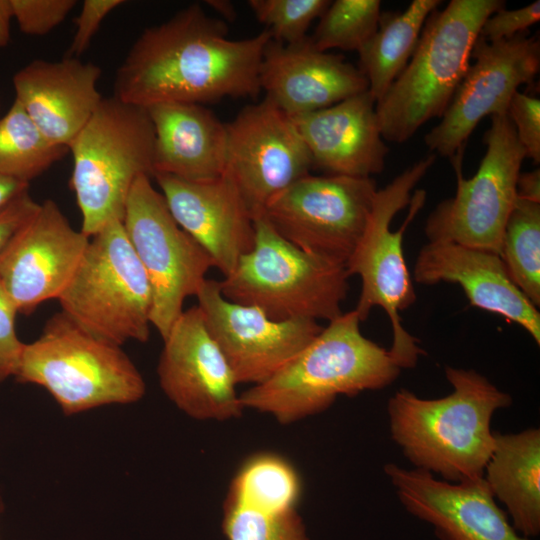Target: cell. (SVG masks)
Segmentation results:
<instances>
[{"label":"cell","mask_w":540,"mask_h":540,"mask_svg":"<svg viewBox=\"0 0 540 540\" xmlns=\"http://www.w3.org/2000/svg\"><path fill=\"white\" fill-rule=\"evenodd\" d=\"M502 8L503 0H451L430 14L408 64L376 102L384 140L404 143L426 122L443 116L483 23Z\"/></svg>","instance_id":"obj_4"},{"label":"cell","mask_w":540,"mask_h":540,"mask_svg":"<svg viewBox=\"0 0 540 540\" xmlns=\"http://www.w3.org/2000/svg\"><path fill=\"white\" fill-rule=\"evenodd\" d=\"M500 257L509 277L540 306V200L517 195L507 219Z\"/></svg>","instance_id":"obj_29"},{"label":"cell","mask_w":540,"mask_h":540,"mask_svg":"<svg viewBox=\"0 0 540 540\" xmlns=\"http://www.w3.org/2000/svg\"><path fill=\"white\" fill-rule=\"evenodd\" d=\"M206 4L220 15V19L225 21H234L236 11L233 4L226 0H208Z\"/></svg>","instance_id":"obj_41"},{"label":"cell","mask_w":540,"mask_h":540,"mask_svg":"<svg viewBox=\"0 0 540 540\" xmlns=\"http://www.w3.org/2000/svg\"><path fill=\"white\" fill-rule=\"evenodd\" d=\"M356 310L342 313L266 381L240 394L244 409L290 424L327 410L340 395L392 384L401 372L388 349L366 338Z\"/></svg>","instance_id":"obj_3"},{"label":"cell","mask_w":540,"mask_h":540,"mask_svg":"<svg viewBox=\"0 0 540 540\" xmlns=\"http://www.w3.org/2000/svg\"><path fill=\"white\" fill-rule=\"evenodd\" d=\"M163 341L159 384L178 409L197 420L225 421L242 415L234 373L198 306L184 310Z\"/></svg>","instance_id":"obj_16"},{"label":"cell","mask_w":540,"mask_h":540,"mask_svg":"<svg viewBox=\"0 0 540 540\" xmlns=\"http://www.w3.org/2000/svg\"><path fill=\"white\" fill-rule=\"evenodd\" d=\"M15 378L46 389L66 415L112 404H131L145 381L121 346L101 340L62 311L35 341L24 344Z\"/></svg>","instance_id":"obj_8"},{"label":"cell","mask_w":540,"mask_h":540,"mask_svg":"<svg viewBox=\"0 0 540 540\" xmlns=\"http://www.w3.org/2000/svg\"><path fill=\"white\" fill-rule=\"evenodd\" d=\"M12 13L9 0H0V47H4L10 40V23Z\"/></svg>","instance_id":"obj_40"},{"label":"cell","mask_w":540,"mask_h":540,"mask_svg":"<svg viewBox=\"0 0 540 540\" xmlns=\"http://www.w3.org/2000/svg\"><path fill=\"white\" fill-rule=\"evenodd\" d=\"M68 152L40 131L18 101L0 117L1 175L29 183Z\"/></svg>","instance_id":"obj_28"},{"label":"cell","mask_w":540,"mask_h":540,"mask_svg":"<svg viewBox=\"0 0 540 540\" xmlns=\"http://www.w3.org/2000/svg\"><path fill=\"white\" fill-rule=\"evenodd\" d=\"M101 74L79 58L35 59L13 76L15 100L50 141L69 148L103 99Z\"/></svg>","instance_id":"obj_23"},{"label":"cell","mask_w":540,"mask_h":540,"mask_svg":"<svg viewBox=\"0 0 540 540\" xmlns=\"http://www.w3.org/2000/svg\"><path fill=\"white\" fill-rule=\"evenodd\" d=\"M379 0H335L319 17L310 36L320 51H359L376 32L381 17Z\"/></svg>","instance_id":"obj_30"},{"label":"cell","mask_w":540,"mask_h":540,"mask_svg":"<svg viewBox=\"0 0 540 540\" xmlns=\"http://www.w3.org/2000/svg\"><path fill=\"white\" fill-rule=\"evenodd\" d=\"M483 142L486 152L472 178L462 174L464 151L451 159L457 178L455 195L430 213L424 232L429 242H452L500 255L526 154L507 113L491 116Z\"/></svg>","instance_id":"obj_10"},{"label":"cell","mask_w":540,"mask_h":540,"mask_svg":"<svg viewBox=\"0 0 540 540\" xmlns=\"http://www.w3.org/2000/svg\"><path fill=\"white\" fill-rule=\"evenodd\" d=\"M507 115L526 158L540 163V100L517 91L508 106Z\"/></svg>","instance_id":"obj_33"},{"label":"cell","mask_w":540,"mask_h":540,"mask_svg":"<svg viewBox=\"0 0 540 540\" xmlns=\"http://www.w3.org/2000/svg\"><path fill=\"white\" fill-rule=\"evenodd\" d=\"M150 178L135 180L122 223L151 285V325L165 339L184 311L185 299L196 296L214 263L177 224Z\"/></svg>","instance_id":"obj_11"},{"label":"cell","mask_w":540,"mask_h":540,"mask_svg":"<svg viewBox=\"0 0 540 540\" xmlns=\"http://www.w3.org/2000/svg\"><path fill=\"white\" fill-rule=\"evenodd\" d=\"M1 511H2V508H1V504H0V514H1ZM0 540H2L1 537H0Z\"/></svg>","instance_id":"obj_42"},{"label":"cell","mask_w":540,"mask_h":540,"mask_svg":"<svg viewBox=\"0 0 540 540\" xmlns=\"http://www.w3.org/2000/svg\"><path fill=\"white\" fill-rule=\"evenodd\" d=\"M302 481L284 456L259 452L234 474L223 502L227 540H310L298 504Z\"/></svg>","instance_id":"obj_18"},{"label":"cell","mask_w":540,"mask_h":540,"mask_svg":"<svg viewBox=\"0 0 540 540\" xmlns=\"http://www.w3.org/2000/svg\"><path fill=\"white\" fill-rule=\"evenodd\" d=\"M89 241L55 201L39 204L0 255V283L17 311L29 314L41 303L58 299Z\"/></svg>","instance_id":"obj_17"},{"label":"cell","mask_w":540,"mask_h":540,"mask_svg":"<svg viewBox=\"0 0 540 540\" xmlns=\"http://www.w3.org/2000/svg\"><path fill=\"white\" fill-rule=\"evenodd\" d=\"M265 98L290 117L318 111L368 90L354 65L338 54L318 50L310 36L284 44H267L259 70Z\"/></svg>","instance_id":"obj_21"},{"label":"cell","mask_w":540,"mask_h":540,"mask_svg":"<svg viewBox=\"0 0 540 540\" xmlns=\"http://www.w3.org/2000/svg\"><path fill=\"white\" fill-rule=\"evenodd\" d=\"M39 203L28 191L14 199L0 212V255L16 232L35 213Z\"/></svg>","instance_id":"obj_37"},{"label":"cell","mask_w":540,"mask_h":540,"mask_svg":"<svg viewBox=\"0 0 540 540\" xmlns=\"http://www.w3.org/2000/svg\"><path fill=\"white\" fill-rule=\"evenodd\" d=\"M123 0H85L75 19L76 29L65 57L79 58L88 48L104 18Z\"/></svg>","instance_id":"obj_36"},{"label":"cell","mask_w":540,"mask_h":540,"mask_svg":"<svg viewBox=\"0 0 540 540\" xmlns=\"http://www.w3.org/2000/svg\"><path fill=\"white\" fill-rule=\"evenodd\" d=\"M461 80L438 125L424 137L433 152L454 158L486 116L506 114L518 88L531 83L540 70V43L527 32L487 42L478 37Z\"/></svg>","instance_id":"obj_13"},{"label":"cell","mask_w":540,"mask_h":540,"mask_svg":"<svg viewBox=\"0 0 540 540\" xmlns=\"http://www.w3.org/2000/svg\"><path fill=\"white\" fill-rule=\"evenodd\" d=\"M65 290L62 312L91 335L122 346L150 336L151 285L126 235L114 221L91 237Z\"/></svg>","instance_id":"obj_9"},{"label":"cell","mask_w":540,"mask_h":540,"mask_svg":"<svg viewBox=\"0 0 540 540\" xmlns=\"http://www.w3.org/2000/svg\"><path fill=\"white\" fill-rule=\"evenodd\" d=\"M483 478L503 503L514 529L529 538L540 533V430L494 433Z\"/></svg>","instance_id":"obj_26"},{"label":"cell","mask_w":540,"mask_h":540,"mask_svg":"<svg viewBox=\"0 0 540 540\" xmlns=\"http://www.w3.org/2000/svg\"><path fill=\"white\" fill-rule=\"evenodd\" d=\"M271 39L265 29L230 39L226 22L191 4L138 36L116 71L113 96L144 108L256 97L263 52Z\"/></svg>","instance_id":"obj_1"},{"label":"cell","mask_w":540,"mask_h":540,"mask_svg":"<svg viewBox=\"0 0 540 540\" xmlns=\"http://www.w3.org/2000/svg\"><path fill=\"white\" fill-rule=\"evenodd\" d=\"M177 224L211 257L214 267L230 274L254 245V218L228 174L208 181H186L155 174Z\"/></svg>","instance_id":"obj_20"},{"label":"cell","mask_w":540,"mask_h":540,"mask_svg":"<svg viewBox=\"0 0 540 540\" xmlns=\"http://www.w3.org/2000/svg\"><path fill=\"white\" fill-rule=\"evenodd\" d=\"M384 473L406 511L430 524L440 540H530L514 529L483 477L452 483L394 463Z\"/></svg>","instance_id":"obj_19"},{"label":"cell","mask_w":540,"mask_h":540,"mask_svg":"<svg viewBox=\"0 0 540 540\" xmlns=\"http://www.w3.org/2000/svg\"><path fill=\"white\" fill-rule=\"evenodd\" d=\"M377 190L372 177L308 174L273 197L261 215L299 249L346 264Z\"/></svg>","instance_id":"obj_12"},{"label":"cell","mask_w":540,"mask_h":540,"mask_svg":"<svg viewBox=\"0 0 540 540\" xmlns=\"http://www.w3.org/2000/svg\"><path fill=\"white\" fill-rule=\"evenodd\" d=\"M439 0H413L398 13H381L374 35L358 51V69L377 102L408 64L427 18Z\"/></svg>","instance_id":"obj_27"},{"label":"cell","mask_w":540,"mask_h":540,"mask_svg":"<svg viewBox=\"0 0 540 540\" xmlns=\"http://www.w3.org/2000/svg\"><path fill=\"white\" fill-rule=\"evenodd\" d=\"M428 155L404 170L388 185L378 189L366 228L346 261L349 277L361 279L360 296L355 308L362 321L373 307H381L392 328L388 349L395 363L414 368L425 352L418 340L402 325L400 312L416 301L413 279L403 252V238L410 223L425 204L426 191H411L435 162Z\"/></svg>","instance_id":"obj_5"},{"label":"cell","mask_w":540,"mask_h":540,"mask_svg":"<svg viewBox=\"0 0 540 540\" xmlns=\"http://www.w3.org/2000/svg\"><path fill=\"white\" fill-rule=\"evenodd\" d=\"M14 303L0 283V382L16 375L25 343L17 337Z\"/></svg>","instance_id":"obj_35"},{"label":"cell","mask_w":540,"mask_h":540,"mask_svg":"<svg viewBox=\"0 0 540 540\" xmlns=\"http://www.w3.org/2000/svg\"><path fill=\"white\" fill-rule=\"evenodd\" d=\"M196 297L238 384L266 381L323 329L315 320L276 321L254 306L232 302L222 295L217 280L206 279Z\"/></svg>","instance_id":"obj_15"},{"label":"cell","mask_w":540,"mask_h":540,"mask_svg":"<svg viewBox=\"0 0 540 540\" xmlns=\"http://www.w3.org/2000/svg\"><path fill=\"white\" fill-rule=\"evenodd\" d=\"M226 130L225 173L253 218L273 197L310 174L312 158L292 117L267 98L245 106Z\"/></svg>","instance_id":"obj_14"},{"label":"cell","mask_w":540,"mask_h":540,"mask_svg":"<svg viewBox=\"0 0 540 540\" xmlns=\"http://www.w3.org/2000/svg\"><path fill=\"white\" fill-rule=\"evenodd\" d=\"M517 195L540 200V170L520 173L517 180Z\"/></svg>","instance_id":"obj_39"},{"label":"cell","mask_w":540,"mask_h":540,"mask_svg":"<svg viewBox=\"0 0 540 540\" xmlns=\"http://www.w3.org/2000/svg\"><path fill=\"white\" fill-rule=\"evenodd\" d=\"M452 392L423 399L401 388L387 404L390 434L415 468L458 483L482 478L494 448L493 414L512 403L473 369L445 367Z\"/></svg>","instance_id":"obj_2"},{"label":"cell","mask_w":540,"mask_h":540,"mask_svg":"<svg viewBox=\"0 0 540 540\" xmlns=\"http://www.w3.org/2000/svg\"><path fill=\"white\" fill-rule=\"evenodd\" d=\"M155 133L148 110L115 96L98 108L69 146L70 187L82 216L81 231L91 238L122 221L135 180L153 177Z\"/></svg>","instance_id":"obj_6"},{"label":"cell","mask_w":540,"mask_h":540,"mask_svg":"<svg viewBox=\"0 0 540 540\" xmlns=\"http://www.w3.org/2000/svg\"><path fill=\"white\" fill-rule=\"evenodd\" d=\"M369 90L330 107L292 117L313 166L328 175L371 178L385 168L388 146Z\"/></svg>","instance_id":"obj_24"},{"label":"cell","mask_w":540,"mask_h":540,"mask_svg":"<svg viewBox=\"0 0 540 540\" xmlns=\"http://www.w3.org/2000/svg\"><path fill=\"white\" fill-rule=\"evenodd\" d=\"M413 280L461 286L470 305L523 327L540 344V313L513 283L500 255L452 242H428L419 251Z\"/></svg>","instance_id":"obj_22"},{"label":"cell","mask_w":540,"mask_h":540,"mask_svg":"<svg viewBox=\"0 0 540 540\" xmlns=\"http://www.w3.org/2000/svg\"><path fill=\"white\" fill-rule=\"evenodd\" d=\"M154 127L153 176L216 179L226 168V123L204 105L167 102L148 108Z\"/></svg>","instance_id":"obj_25"},{"label":"cell","mask_w":540,"mask_h":540,"mask_svg":"<svg viewBox=\"0 0 540 540\" xmlns=\"http://www.w3.org/2000/svg\"><path fill=\"white\" fill-rule=\"evenodd\" d=\"M539 20V0L519 9L507 10L502 8L485 20L478 37L487 42L507 40L527 32L528 28L539 22Z\"/></svg>","instance_id":"obj_34"},{"label":"cell","mask_w":540,"mask_h":540,"mask_svg":"<svg viewBox=\"0 0 540 540\" xmlns=\"http://www.w3.org/2000/svg\"><path fill=\"white\" fill-rule=\"evenodd\" d=\"M12 19L30 36H43L62 23L75 0H9Z\"/></svg>","instance_id":"obj_32"},{"label":"cell","mask_w":540,"mask_h":540,"mask_svg":"<svg viewBox=\"0 0 540 540\" xmlns=\"http://www.w3.org/2000/svg\"><path fill=\"white\" fill-rule=\"evenodd\" d=\"M328 0H249L257 20L265 25L273 40L292 44L305 39L311 23L319 18Z\"/></svg>","instance_id":"obj_31"},{"label":"cell","mask_w":540,"mask_h":540,"mask_svg":"<svg viewBox=\"0 0 540 540\" xmlns=\"http://www.w3.org/2000/svg\"><path fill=\"white\" fill-rule=\"evenodd\" d=\"M29 190V183L0 174V212L19 195Z\"/></svg>","instance_id":"obj_38"},{"label":"cell","mask_w":540,"mask_h":540,"mask_svg":"<svg viewBox=\"0 0 540 540\" xmlns=\"http://www.w3.org/2000/svg\"><path fill=\"white\" fill-rule=\"evenodd\" d=\"M254 226L253 248L219 281L222 295L276 321L329 322L340 316L348 292L345 264L299 249L263 215L254 218Z\"/></svg>","instance_id":"obj_7"}]
</instances>
